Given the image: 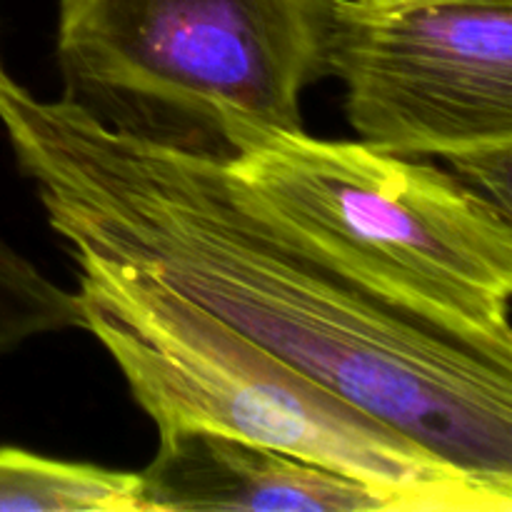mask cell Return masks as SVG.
Instances as JSON below:
<instances>
[{"instance_id": "cell-1", "label": "cell", "mask_w": 512, "mask_h": 512, "mask_svg": "<svg viewBox=\"0 0 512 512\" xmlns=\"http://www.w3.org/2000/svg\"><path fill=\"white\" fill-rule=\"evenodd\" d=\"M0 123L70 253L140 275L512 495V368L395 313L280 225L218 155L108 128L5 75Z\"/></svg>"}, {"instance_id": "cell-2", "label": "cell", "mask_w": 512, "mask_h": 512, "mask_svg": "<svg viewBox=\"0 0 512 512\" xmlns=\"http://www.w3.org/2000/svg\"><path fill=\"white\" fill-rule=\"evenodd\" d=\"M215 140L235 180L335 273L512 368V223L498 200L438 165L233 110Z\"/></svg>"}, {"instance_id": "cell-3", "label": "cell", "mask_w": 512, "mask_h": 512, "mask_svg": "<svg viewBox=\"0 0 512 512\" xmlns=\"http://www.w3.org/2000/svg\"><path fill=\"white\" fill-rule=\"evenodd\" d=\"M70 255L83 330L103 343L158 433L208 430L268 445L400 495L413 512L512 510V495L438 458L173 290Z\"/></svg>"}, {"instance_id": "cell-4", "label": "cell", "mask_w": 512, "mask_h": 512, "mask_svg": "<svg viewBox=\"0 0 512 512\" xmlns=\"http://www.w3.org/2000/svg\"><path fill=\"white\" fill-rule=\"evenodd\" d=\"M338 0H60L65 100L108 128L218 155L223 110L303 130Z\"/></svg>"}, {"instance_id": "cell-5", "label": "cell", "mask_w": 512, "mask_h": 512, "mask_svg": "<svg viewBox=\"0 0 512 512\" xmlns=\"http://www.w3.org/2000/svg\"><path fill=\"white\" fill-rule=\"evenodd\" d=\"M328 75L363 143L445 160L510 210L512 5L373 13L338 0Z\"/></svg>"}, {"instance_id": "cell-6", "label": "cell", "mask_w": 512, "mask_h": 512, "mask_svg": "<svg viewBox=\"0 0 512 512\" xmlns=\"http://www.w3.org/2000/svg\"><path fill=\"white\" fill-rule=\"evenodd\" d=\"M158 435L138 473L140 512H413L400 495L268 445L208 430Z\"/></svg>"}, {"instance_id": "cell-7", "label": "cell", "mask_w": 512, "mask_h": 512, "mask_svg": "<svg viewBox=\"0 0 512 512\" xmlns=\"http://www.w3.org/2000/svg\"><path fill=\"white\" fill-rule=\"evenodd\" d=\"M138 473L0 448V512H140Z\"/></svg>"}, {"instance_id": "cell-8", "label": "cell", "mask_w": 512, "mask_h": 512, "mask_svg": "<svg viewBox=\"0 0 512 512\" xmlns=\"http://www.w3.org/2000/svg\"><path fill=\"white\" fill-rule=\"evenodd\" d=\"M65 328H83L78 295L55 285L0 238V355Z\"/></svg>"}, {"instance_id": "cell-9", "label": "cell", "mask_w": 512, "mask_h": 512, "mask_svg": "<svg viewBox=\"0 0 512 512\" xmlns=\"http://www.w3.org/2000/svg\"><path fill=\"white\" fill-rule=\"evenodd\" d=\"M353 5L373 13L410 8H435V5H512V0H350Z\"/></svg>"}, {"instance_id": "cell-10", "label": "cell", "mask_w": 512, "mask_h": 512, "mask_svg": "<svg viewBox=\"0 0 512 512\" xmlns=\"http://www.w3.org/2000/svg\"><path fill=\"white\" fill-rule=\"evenodd\" d=\"M5 78V73H3V68H0V80H3Z\"/></svg>"}]
</instances>
